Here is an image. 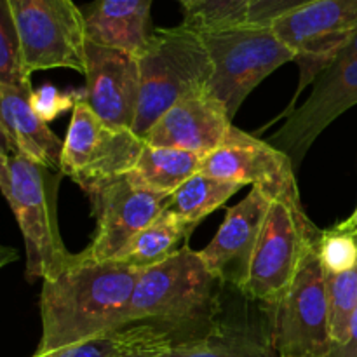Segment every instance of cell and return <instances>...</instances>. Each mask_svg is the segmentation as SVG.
I'll use <instances>...</instances> for the list:
<instances>
[{"instance_id": "d6986e66", "label": "cell", "mask_w": 357, "mask_h": 357, "mask_svg": "<svg viewBox=\"0 0 357 357\" xmlns=\"http://www.w3.org/2000/svg\"><path fill=\"white\" fill-rule=\"evenodd\" d=\"M204 159V155L181 149L145 145L129 176L149 190L171 195L185 181L201 173Z\"/></svg>"}, {"instance_id": "9c48e42d", "label": "cell", "mask_w": 357, "mask_h": 357, "mask_svg": "<svg viewBox=\"0 0 357 357\" xmlns=\"http://www.w3.org/2000/svg\"><path fill=\"white\" fill-rule=\"evenodd\" d=\"M30 72H86V20L73 0H6Z\"/></svg>"}, {"instance_id": "4316f807", "label": "cell", "mask_w": 357, "mask_h": 357, "mask_svg": "<svg viewBox=\"0 0 357 357\" xmlns=\"http://www.w3.org/2000/svg\"><path fill=\"white\" fill-rule=\"evenodd\" d=\"M317 255L328 274H344L357 265V232L323 230L317 241Z\"/></svg>"}, {"instance_id": "52a82bcc", "label": "cell", "mask_w": 357, "mask_h": 357, "mask_svg": "<svg viewBox=\"0 0 357 357\" xmlns=\"http://www.w3.org/2000/svg\"><path fill=\"white\" fill-rule=\"evenodd\" d=\"M145 139L132 129L108 124L80 98L63 142L59 174L75 181L87 195L135 169Z\"/></svg>"}, {"instance_id": "ba28073f", "label": "cell", "mask_w": 357, "mask_h": 357, "mask_svg": "<svg viewBox=\"0 0 357 357\" xmlns=\"http://www.w3.org/2000/svg\"><path fill=\"white\" fill-rule=\"evenodd\" d=\"M319 232L303 211L300 194L274 197L241 293L275 305L295 279L307 244Z\"/></svg>"}, {"instance_id": "ffe728a7", "label": "cell", "mask_w": 357, "mask_h": 357, "mask_svg": "<svg viewBox=\"0 0 357 357\" xmlns=\"http://www.w3.org/2000/svg\"><path fill=\"white\" fill-rule=\"evenodd\" d=\"M241 188L243 185L197 173L169 195L162 211L173 216L192 234L206 216L222 208Z\"/></svg>"}, {"instance_id": "30bf717a", "label": "cell", "mask_w": 357, "mask_h": 357, "mask_svg": "<svg viewBox=\"0 0 357 357\" xmlns=\"http://www.w3.org/2000/svg\"><path fill=\"white\" fill-rule=\"evenodd\" d=\"M271 26L295 52V63L300 66V84L282 114L288 115L302 91L337 59L356 35L357 0H319L279 17Z\"/></svg>"}, {"instance_id": "5bb4252c", "label": "cell", "mask_w": 357, "mask_h": 357, "mask_svg": "<svg viewBox=\"0 0 357 357\" xmlns=\"http://www.w3.org/2000/svg\"><path fill=\"white\" fill-rule=\"evenodd\" d=\"M84 101L91 110L121 128H135L142 94L138 56L86 42Z\"/></svg>"}, {"instance_id": "7a4b0ae2", "label": "cell", "mask_w": 357, "mask_h": 357, "mask_svg": "<svg viewBox=\"0 0 357 357\" xmlns=\"http://www.w3.org/2000/svg\"><path fill=\"white\" fill-rule=\"evenodd\" d=\"M220 286L199 251L185 244L162 264L142 271L126 310V326L155 324L178 345L204 337L218 326Z\"/></svg>"}, {"instance_id": "ac0fdd59", "label": "cell", "mask_w": 357, "mask_h": 357, "mask_svg": "<svg viewBox=\"0 0 357 357\" xmlns=\"http://www.w3.org/2000/svg\"><path fill=\"white\" fill-rule=\"evenodd\" d=\"M152 0H96L84 10L87 40L142 56L153 35Z\"/></svg>"}, {"instance_id": "f1b7e54d", "label": "cell", "mask_w": 357, "mask_h": 357, "mask_svg": "<svg viewBox=\"0 0 357 357\" xmlns=\"http://www.w3.org/2000/svg\"><path fill=\"white\" fill-rule=\"evenodd\" d=\"M316 2H319V0H257L248 13L246 23L272 24L279 17Z\"/></svg>"}, {"instance_id": "3957f363", "label": "cell", "mask_w": 357, "mask_h": 357, "mask_svg": "<svg viewBox=\"0 0 357 357\" xmlns=\"http://www.w3.org/2000/svg\"><path fill=\"white\" fill-rule=\"evenodd\" d=\"M58 178L49 167L0 150V188L20 225L31 281L56 278L73 260L59 232Z\"/></svg>"}, {"instance_id": "f546056e", "label": "cell", "mask_w": 357, "mask_h": 357, "mask_svg": "<svg viewBox=\"0 0 357 357\" xmlns=\"http://www.w3.org/2000/svg\"><path fill=\"white\" fill-rule=\"evenodd\" d=\"M330 357H357V310L356 316L352 319L351 331H349V338L344 345L340 347H333Z\"/></svg>"}, {"instance_id": "cb8c5ba5", "label": "cell", "mask_w": 357, "mask_h": 357, "mask_svg": "<svg viewBox=\"0 0 357 357\" xmlns=\"http://www.w3.org/2000/svg\"><path fill=\"white\" fill-rule=\"evenodd\" d=\"M328 302L333 347L347 342L357 310V265L344 274H328Z\"/></svg>"}, {"instance_id": "1f68e13d", "label": "cell", "mask_w": 357, "mask_h": 357, "mask_svg": "<svg viewBox=\"0 0 357 357\" xmlns=\"http://www.w3.org/2000/svg\"><path fill=\"white\" fill-rule=\"evenodd\" d=\"M340 54H344V56H351V58H357V31H356L354 37H352V40L349 42L347 47H345L344 51L340 52Z\"/></svg>"}, {"instance_id": "d4e9b609", "label": "cell", "mask_w": 357, "mask_h": 357, "mask_svg": "<svg viewBox=\"0 0 357 357\" xmlns=\"http://www.w3.org/2000/svg\"><path fill=\"white\" fill-rule=\"evenodd\" d=\"M146 335H149V326L145 323H135L107 337L59 349L49 354H33L31 357H119L138 351L145 342Z\"/></svg>"}, {"instance_id": "5b68a950", "label": "cell", "mask_w": 357, "mask_h": 357, "mask_svg": "<svg viewBox=\"0 0 357 357\" xmlns=\"http://www.w3.org/2000/svg\"><path fill=\"white\" fill-rule=\"evenodd\" d=\"M213 63L209 89L229 110L239 112L248 94L279 66L295 61V52L271 24H234L201 31Z\"/></svg>"}, {"instance_id": "4fadbf2b", "label": "cell", "mask_w": 357, "mask_h": 357, "mask_svg": "<svg viewBox=\"0 0 357 357\" xmlns=\"http://www.w3.org/2000/svg\"><path fill=\"white\" fill-rule=\"evenodd\" d=\"M202 174L237 185H251L271 197L298 194L293 160L271 143L232 126L225 142L202 164Z\"/></svg>"}, {"instance_id": "6da1fadb", "label": "cell", "mask_w": 357, "mask_h": 357, "mask_svg": "<svg viewBox=\"0 0 357 357\" xmlns=\"http://www.w3.org/2000/svg\"><path fill=\"white\" fill-rule=\"evenodd\" d=\"M139 274V268L121 261H93L73 255L72 264L42 286V335L35 354H49L124 328Z\"/></svg>"}, {"instance_id": "277c9868", "label": "cell", "mask_w": 357, "mask_h": 357, "mask_svg": "<svg viewBox=\"0 0 357 357\" xmlns=\"http://www.w3.org/2000/svg\"><path fill=\"white\" fill-rule=\"evenodd\" d=\"M138 59L142 94L132 131L145 138L178 100L209 86L213 63L201 31L185 24L155 28Z\"/></svg>"}, {"instance_id": "8992f818", "label": "cell", "mask_w": 357, "mask_h": 357, "mask_svg": "<svg viewBox=\"0 0 357 357\" xmlns=\"http://www.w3.org/2000/svg\"><path fill=\"white\" fill-rule=\"evenodd\" d=\"M319 237L321 232L307 244L295 279L272 305L268 342L279 357H330L333 351L328 272L317 255Z\"/></svg>"}, {"instance_id": "7c38bea8", "label": "cell", "mask_w": 357, "mask_h": 357, "mask_svg": "<svg viewBox=\"0 0 357 357\" xmlns=\"http://www.w3.org/2000/svg\"><path fill=\"white\" fill-rule=\"evenodd\" d=\"M87 197L96 218V232L87 250L79 255L84 260L110 261L136 234L159 218L169 195L149 190L124 174Z\"/></svg>"}, {"instance_id": "44dd1931", "label": "cell", "mask_w": 357, "mask_h": 357, "mask_svg": "<svg viewBox=\"0 0 357 357\" xmlns=\"http://www.w3.org/2000/svg\"><path fill=\"white\" fill-rule=\"evenodd\" d=\"M188 239L190 232L173 216L162 211L159 218L136 234L114 260L145 271L167 260L171 255L188 244Z\"/></svg>"}, {"instance_id": "484cf974", "label": "cell", "mask_w": 357, "mask_h": 357, "mask_svg": "<svg viewBox=\"0 0 357 357\" xmlns=\"http://www.w3.org/2000/svg\"><path fill=\"white\" fill-rule=\"evenodd\" d=\"M257 0H192L183 7V23L195 31L246 23L248 13Z\"/></svg>"}, {"instance_id": "d6a6232c", "label": "cell", "mask_w": 357, "mask_h": 357, "mask_svg": "<svg viewBox=\"0 0 357 357\" xmlns=\"http://www.w3.org/2000/svg\"><path fill=\"white\" fill-rule=\"evenodd\" d=\"M119 357H149V356H142V354H122Z\"/></svg>"}, {"instance_id": "2e32d148", "label": "cell", "mask_w": 357, "mask_h": 357, "mask_svg": "<svg viewBox=\"0 0 357 357\" xmlns=\"http://www.w3.org/2000/svg\"><path fill=\"white\" fill-rule=\"evenodd\" d=\"M232 119L225 105L208 87L178 100L146 132V145L181 149L208 157L229 135Z\"/></svg>"}, {"instance_id": "7402d4cb", "label": "cell", "mask_w": 357, "mask_h": 357, "mask_svg": "<svg viewBox=\"0 0 357 357\" xmlns=\"http://www.w3.org/2000/svg\"><path fill=\"white\" fill-rule=\"evenodd\" d=\"M164 357H279L271 342L241 328L218 326L208 335L176 345Z\"/></svg>"}, {"instance_id": "83f0119b", "label": "cell", "mask_w": 357, "mask_h": 357, "mask_svg": "<svg viewBox=\"0 0 357 357\" xmlns=\"http://www.w3.org/2000/svg\"><path fill=\"white\" fill-rule=\"evenodd\" d=\"M80 98H84V89L63 93L52 84H45V86L38 87L30 94V107L42 121L49 124L65 112H73Z\"/></svg>"}, {"instance_id": "4dcf8cb0", "label": "cell", "mask_w": 357, "mask_h": 357, "mask_svg": "<svg viewBox=\"0 0 357 357\" xmlns=\"http://www.w3.org/2000/svg\"><path fill=\"white\" fill-rule=\"evenodd\" d=\"M335 229L342 230V232H357V206L352 215L345 218L344 222L338 223V225H335Z\"/></svg>"}, {"instance_id": "836d02e7", "label": "cell", "mask_w": 357, "mask_h": 357, "mask_svg": "<svg viewBox=\"0 0 357 357\" xmlns=\"http://www.w3.org/2000/svg\"><path fill=\"white\" fill-rule=\"evenodd\" d=\"M180 2H181V6H187V3H190L192 2V0H180Z\"/></svg>"}, {"instance_id": "8fae6325", "label": "cell", "mask_w": 357, "mask_h": 357, "mask_svg": "<svg viewBox=\"0 0 357 357\" xmlns=\"http://www.w3.org/2000/svg\"><path fill=\"white\" fill-rule=\"evenodd\" d=\"M357 105V58L338 54L314 80L310 96L288 114V121L272 136L271 145L284 152L298 169L317 136Z\"/></svg>"}, {"instance_id": "603a6c76", "label": "cell", "mask_w": 357, "mask_h": 357, "mask_svg": "<svg viewBox=\"0 0 357 357\" xmlns=\"http://www.w3.org/2000/svg\"><path fill=\"white\" fill-rule=\"evenodd\" d=\"M0 86L14 87L28 96L33 93L23 44L6 0H0Z\"/></svg>"}, {"instance_id": "9a60e30c", "label": "cell", "mask_w": 357, "mask_h": 357, "mask_svg": "<svg viewBox=\"0 0 357 357\" xmlns=\"http://www.w3.org/2000/svg\"><path fill=\"white\" fill-rule=\"evenodd\" d=\"M272 201L274 197L264 190L251 188L243 201L227 209L216 236L204 250L199 251L206 268L222 284H232L239 291L246 286Z\"/></svg>"}, {"instance_id": "e0dca14e", "label": "cell", "mask_w": 357, "mask_h": 357, "mask_svg": "<svg viewBox=\"0 0 357 357\" xmlns=\"http://www.w3.org/2000/svg\"><path fill=\"white\" fill-rule=\"evenodd\" d=\"M0 132L2 149L10 155L59 171L63 142L31 110L30 96L14 87L0 86Z\"/></svg>"}]
</instances>
